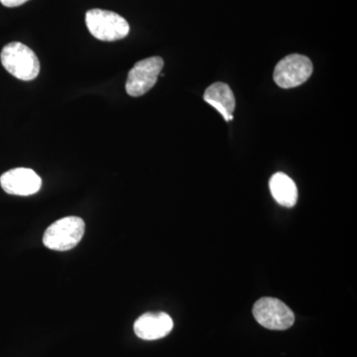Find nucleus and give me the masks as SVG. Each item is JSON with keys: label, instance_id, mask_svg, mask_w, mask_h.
Returning <instances> with one entry per match:
<instances>
[{"label": "nucleus", "instance_id": "nucleus-1", "mask_svg": "<svg viewBox=\"0 0 357 357\" xmlns=\"http://www.w3.org/2000/svg\"><path fill=\"white\" fill-rule=\"evenodd\" d=\"M2 66L4 69L21 81H33L38 77L40 62L36 54L20 42H13L2 49Z\"/></svg>", "mask_w": 357, "mask_h": 357}, {"label": "nucleus", "instance_id": "nucleus-2", "mask_svg": "<svg viewBox=\"0 0 357 357\" xmlns=\"http://www.w3.org/2000/svg\"><path fill=\"white\" fill-rule=\"evenodd\" d=\"M89 31L100 41L112 42L126 38L130 31L128 21L119 14L102 9H91L86 14Z\"/></svg>", "mask_w": 357, "mask_h": 357}, {"label": "nucleus", "instance_id": "nucleus-3", "mask_svg": "<svg viewBox=\"0 0 357 357\" xmlns=\"http://www.w3.org/2000/svg\"><path fill=\"white\" fill-rule=\"evenodd\" d=\"M86 225L79 217L61 218L45 231L43 243L52 250L68 251L76 248L83 238Z\"/></svg>", "mask_w": 357, "mask_h": 357}, {"label": "nucleus", "instance_id": "nucleus-4", "mask_svg": "<svg viewBox=\"0 0 357 357\" xmlns=\"http://www.w3.org/2000/svg\"><path fill=\"white\" fill-rule=\"evenodd\" d=\"M253 316L257 323L268 330L285 331L294 325L295 314L282 301L262 298L253 306Z\"/></svg>", "mask_w": 357, "mask_h": 357}, {"label": "nucleus", "instance_id": "nucleus-5", "mask_svg": "<svg viewBox=\"0 0 357 357\" xmlns=\"http://www.w3.org/2000/svg\"><path fill=\"white\" fill-rule=\"evenodd\" d=\"M163 67L164 61L161 57H150L136 63L129 70L126 93L134 98L145 95L157 83Z\"/></svg>", "mask_w": 357, "mask_h": 357}, {"label": "nucleus", "instance_id": "nucleus-6", "mask_svg": "<svg viewBox=\"0 0 357 357\" xmlns=\"http://www.w3.org/2000/svg\"><path fill=\"white\" fill-rule=\"evenodd\" d=\"M312 73L311 60L306 56L292 54L281 60L274 70V81L282 89H292L307 81Z\"/></svg>", "mask_w": 357, "mask_h": 357}, {"label": "nucleus", "instance_id": "nucleus-7", "mask_svg": "<svg viewBox=\"0 0 357 357\" xmlns=\"http://www.w3.org/2000/svg\"><path fill=\"white\" fill-rule=\"evenodd\" d=\"M0 185L7 194L27 197L40 191L42 180L32 169L16 168L2 174Z\"/></svg>", "mask_w": 357, "mask_h": 357}, {"label": "nucleus", "instance_id": "nucleus-8", "mask_svg": "<svg viewBox=\"0 0 357 357\" xmlns=\"http://www.w3.org/2000/svg\"><path fill=\"white\" fill-rule=\"evenodd\" d=\"M173 326V319L166 312H146L136 319L134 333L141 340H156L167 337Z\"/></svg>", "mask_w": 357, "mask_h": 357}, {"label": "nucleus", "instance_id": "nucleus-9", "mask_svg": "<svg viewBox=\"0 0 357 357\" xmlns=\"http://www.w3.org/2000/svg\"><path fill=\"white\" fill-rule=\"evenodd\" d=\"M204 100L222 115L225 121H232L236 109V98L227 84L215 83L206 89Z\"/></svg>", "mask_w": 357, "mask_h": 357}, {"label": "nucleus", "instance_id": "nucleus-10", "mask_svg": "<svg viewBox=\"0 0 357 357\" xmlns=\"http://www.w3.org/2000/svg\"><path fill=\"white\" fill-rule=\"evenodd\" d=\"M269 187L275 201L281 206L293 208L297 204V185L286 174H274L270 178Z\"/></svg>", "mask_w": 357, "mask_h": 357}, {"label": "nucleus", "instance_id": "nucleus-11", "mask_svg": "<svg viewBox=\"0 0 357 357\" xmlns=\"http://www.w3.org/2000/svg\"><path fill=\"white\" fill-rule=\"evenodd\" d=\"M29 1V0H0L2 6L6 7H17L22 6V4L26 3V2Z\"/></svg>", "mask_w": 357, "mask_h": 357}]
</instances>
